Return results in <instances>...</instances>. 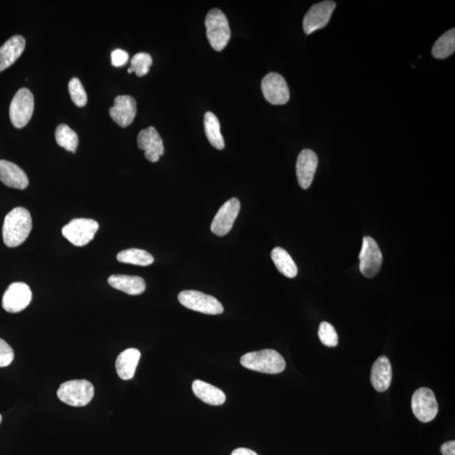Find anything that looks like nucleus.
<instances>
[{
    "label": "nucleus",
    "instance_id": "nucleus-6",
    "mask_svg": "<svg viewBox=\"0 0 455 455\" xmlns=\"http://www.w3.org/2000/svg\"><path fill=\"white\" fill-rule=\"evenodd\" d=\"M178 300L186 308L203 314L220 315L223 312V305L217 298L199 291H182L179 293Z\"/></svg>",
    "mask_w": 455,
    "mask_h": 455
},
{
    "label": "nucleus",
    "instance_id": "nucleus-30",
    "mask_svg": "<svg viewBox=\"0 0 455 455\" xmlns=\"http://www.w3.org/2000/svg\"><path fill=\"white\" fill-rule=\"evenodd\" d=\"M319 337L322 344L330 348L338 344V335L333 324L323 322L320 324Z\"/></svg>",
    "mask_w": 455,
    "mask_h": 455
},
{
    "label": "nucleus",
    "instance_id": "nucleus-25",
    "mask_svg": "<svg viewBox=\"0 0 455 455\" xmlns=\"http://www.w3.org/2000/svg\"><path fill=\"white\" fill-rule=\"evenodd\" d=\"M118 262L136 265V266L147 267L154 263L155 259L151 254L144 249H128L119 252L117 256Z\"/></svg>",
    "mask_w": 455,
    "mask_h": 455
},
{
    "label": "nucleus",
    "instance_id": "nucleus-32",
    "mask_svg": "<svg viewBox=\"0 0 455 455\" xmlns=\"http://www.w3.org/2000/svg\"><path fill=\"white\" fill-rule=\"evenodd\" d=\"M111 63L114 67H122L129 61V55L126 51L117 49L111 54Z\"/></svg>",
    "mask_w": 455,
    "mask_h": 455
},
{
    "label": "nucleus",
    "instance_id": "nucleus-10",
    "mask_svg": "<svg viewBox=\"0 0 455 455\" xmlns=\"http://www.w3.org/2000/svg\"><path fill=\"white\" fill-rule=\"evenodd\" d=\"M265 99L271 105H285L290 99L288 84L285 78L278 73H270L263 78L262 85Z\"/></svg>",
    "mask_w": 455,
    "mask_h": 455
},
{
    "label": "nucleus",
    "instance_id": "nucleus-23",
    "mask_svg": "<svg viewBox=\"0 0 455 455\" xmlns=\"http://www.w3.org/2000/svg\"><path fill=\"white\" fill-rule=\"evenodd\" d=\"M204 129L212 147L219 149V151L225 148V140L221 133V126H220L219 119L211 111L205 113Z\"/></svg>",
    "mask_w": 455,
    "mask_h": 455
},
{
    "label": "nucleus",
    "instance_id": "nucleus-8",
    "mask_svg": "<svg viewBox=\"0 0 455 455\" xmlns=\"http://www.w3.org/2000/svg\"><path fill=\"white\" fill-rule=\"evenodd\" d=\"M412 408L414 415L421 423L434 420L439 412V404L434 391L428 388H420L412 395Z\"/></svg>",
    "mask_w": 455,
    "mask_h": 455
},
{
    "label": "nucleus",
    "instance_id": "nucleus-20",
    "mask_svg": "<svg viewBox=\"0 0 455 455\" xmlns=\"http://www.w3.org/2000/svg\"><path fill=\"white\" fill-rule=\"evenodd\" d=\"M108 283L115 289L122 291L129 296H140L146 289L144 279L137 276L111 275L108 278Z\"/></svg>",
    "mask_w": 455,
    "mask_h": 455
},
{
    "label": "nucleus",
    "instance_id": "nucleus-28",
    "mask_svg": "<svg viewBox=\"0 0 455 455\" xmlns=\"http://www.w3.org/2000/svg\"><path fill=\"white\" fill-rule=\"evenodd\" d=\"M153 59L151 54L147 53H140L133 56L131 65L128 69V73H135L137 77L146 76L149 72V68L152 66Z\"/></svg>",
    "mask_w": 455,
    "mask_h": 455
},
{
    "label": "nucleus",
    "instance_id": "nucleus-34",
    "mask_svg": "<svg viewBox=\"0 0 455 455\" xmlns=\"http://www.w3.org/2000/svg\"><path fill=\"white\" fill-rule=\"evenodd\" d=\"M231 455H258L255 451L252 450L245 449V447H240V449L234 450Z\"/></svg>",
    "mask_w": 455,
    "mask_h": 455
},
{
    "label": "nucleus",
    "instance_id": "nucleus-26",
    "mask_svg": "<svg viewBox=\"0 0 455 455\" xmlns=\"http://www.w3.org/2000/svg\"><path fill=\"white\" fill-rule=\"evenodd\" d=\"M455 51V29H451L440 36L432 49L435 58L445 59L454 54Z\"/></svg>",
    "mask_w": 455,
    "mask_h": 455
},
{
    "label": "nucleus",
    "instance_id": "nucleus-4",
    "mask_svg": "<svg viewBox=\"0 0 455 455\" xmlns=\"http://www.w3.org/2000/svg\"><path fill=\"white\" fill-rule=\"evenodd\" d=\"M59 400L65 404L81 408L87 406L95 395V388L88 380H70L63 383L57 391Z\"/></svg>",
    "mask_w": 455,
    "mask_h": 455
},
{
    "label": "nucleus",
    "instance_id": "nucleus-1",
    "mask_svg": "<svg viewBox=\"0 0 455 455\" xmlns=\"http://www.w3.org/2000/svg\"><path fill=\"white\" fill-rule=\"evenodd\" d=\"M32 230L31 214L24 208H16L5 216L3 225V240L6 246L14 248L23 244Z\"/></svg>",
    "mask_w": 455,
    "mask_h": 455
},
{
    "label": "nucleus",
    "instance_id": "nucleus-35",
    "mask_svg": "<svg viewBox=\"0 0 455 455\" xmlns=\"http://www.w3.org/2000/svg\"><path fill=\"white\" fill-rule=\"evenodd\" d=\"M1 421H2V416L0 415V423H1Z\"/></svg>",
    "mask_w": 455,
    "mask_h": 455
},
{
    "label": "nucleus",
    "instance_id": "nucleus-5",
    "mask_svg": "<svg viewBox=\"0 0 455 455\" xmlns=\"http://www.w3.org/2000/svg\"><path fill=\"white\" fill-rule=\"evenodd\" d=\"M98 230L99 223L94 219H76L63 228L62 234L71 244L81 247L94 238Z\"/></svg>",
    "mask_w": 455,
    "mask_h": 455
},
{
    "label": "nucleus",
    "instance_id": "nucleus-31",
    "mask_svg": "<svg viewBox=\"0 0 455 455\" xmlns=\"http://www.w3.org/2000/svg\"><path fill=\"white\" fill-rule=\"evenodd\" d=\"M14 353L11 346L3 339H0V368L7 367L12 363Z\"/></svg>",
    "mask_w": 455,
    "mask_h": 455
},
{
    "label": "nucleus",
    "instance_id": "nucleus-2",
    "mask_svg": "<svg viewBox=\"0 0 455 455\" xmlns=\"http://www.w3.org/2000/svg\"><path fill=\"white\" fill-rule=\"evenodd\" d=\"M242 366L251 370L276 375L285 370L286 363L281 354L272 349H264L245 354L241 357Z\"/></svg>",
    "mask_w": 455,
    "mask_h": 455
},
{
    "label": "nucleus",
    "instance_id": "nucleus-14",
    "mask_svg": "<svg viewBox=\"0 0 455 455\" xmlns=\"http://www.w3.org/2000/svg\"><path fill=\"white\" fill-rule=\"evenodd\" d=\"M137 146L144 151V156L148 162H159L160 156L165 154L163 140L154 126L143 129L137 135Z\"/></svg>",
    "mask_w": 455,
    "mask_h": 455
},
{
    "label": "nucleus",
    "instance_id": "nucleus-24",
    "mask_svg": "<svg viewBox=\"0 0 455 455\" xmlns=\"http://www.w3.org/2000/svg\"><path fill=\"white\" fill-rule=\"evenodd\" d=\"M271 256L275 266L282 275L289 278L296 277L298 267L288 252L281 247H276L272 249Z\"/></svg>",
    "mask_w": 455,
    "mask_h": 455
},
{
    "label": "nucleus",
    "instance_id": "nucleus-19",
    "mask_svg": "<svg viewBox=\"0 0 455 455\" xmlns=\"http://www.w3.org/2000/svg\"><path fill=\"white\" fill-rule=\"evenodd\" d=\"M25 47L23 36H14L0 47V72L5 70L16 63Z\"/></svg>",
    "mask_w": 455,
    "mask_h": 455
},
{
    "label": "nucleus",
    "instance_id": "nucleus-22",
    "mask_svg": "<svg viewBox=\"0 0 455 455\" xmlns=\"http://www.w3.org/2000/svg\"><path fill=\"white\" fill-rule=\"evenodd\" d=\"M192 391L197 398L208 405L220 406L226 401V395L221 390L201 380L192 383Z\"/></svg>",
    "mask_w": 455,
    "mask_h": 455
},
{
    "label": "nucleus",
    "instance_id": "nucleus-29",
    "mask_svg": "<svg viewBox=\"0 0 455 455\" xmlns=\"http://www.w3.org/2000/svg\"><path fill=\"white\" fill-rule=\"evenodd\" d=\"M69 91L73 102L77 107H83L87 104V95L83 85L78 78H73L69 83Z\"/></svg>",
    "mask_w": 455,
    "mask_h": 455
},
{
    "label": "nucleus",
    "instance_id": "nucleus-21",
    "mask_svg": "<svg viewBox=\"0 0 455 455\" xmlns=\"http://www.w3.org/2000/svg\"><path fill=\"white\" fill-rule=\"evenodd\" d=\"M140 357V351L135 348H129L119 354L115 361V369L122 379L129 380L133 378Z\"/></svg>",
    "mask_w": 455,
    "mask_h": 455
},
{
    "label": "nucleus",
    "instance_id": "nucleus-3",
    "mask_svg": "<svg viewBox=\"0 0 455 455\" xmlns=\"http://www.w3.org/2000/svg\"><path fill=\"white\" fill-rule=\"evenodd\" d=\"M205 27L208 42L215 51L221 52L229 43L231 32L228 19L219 9H212L208 13Z\"/></svg>",
    "mask_w": 455,
    "mask_h": 455
},
{
    "label": "nucleus",
    "instance_id": "nucleus-12",
    "mask_svg": "<svg viewBox=\"0 0 455 455\" xmlns=\"http://www.w3.org/2000/svg\"><path fill=\"white\" fill-rule=\"evenodd\" d=\"M334 1H322L313 5L304 17L303 28L305 34L311 33L326 27L335 8Z\"/></svg>",
    "mask_w": 455,
    "mask_h": 455
},
{
    "label": "nucleus",
    "instance_id": "nucleus-9",
    "mask_svg": "<svg viewBox=\"0 0 455 455\" xmlns=\"http://www.w3.org/2000/svg\"><path fill=\"white\" fill-rule=\"evenodd\" d=\"M360 271L366 278H374L379 274L383 263L382 252L374 238H364L359 255Z\"/></svg>",
    "mask_w": 455,
    "mask_h": 455
},
{
    "label": "nucleus",
    "instance_id": "nucleus-17",
    "mask_svg": "<svg viewBox=\"0 0 455 455\" xmlns=\"http://www.w3.org/2000/svg\"><path fill=\"white\" fill-rule=\"evenodd\" d=\"M0 181L9 188L19 190L27 188L29 179L25 171L16 164L0 159Z\"/></svg>",
    "mask_w": 455,
    "mask_h": 455
},
{
    "label": "nucleus",
    "instance_id": "nucleus-11",
    "mask_svg": "<svg viewBox=\"0 0 455 455\" xmlns=\"http://www.w3.org/2000/svg\"><path fill=\"white\" fill-rule=\"evenodd\" d=\"M32 298V290L27 283L13 282L3 294L2 307L5 311L14 314L24 311L31 303Z\"/></svg>",
    "mask_w": 455,
    "mask_h": 455
},
{
    "label": "nucleus",
    "instance_id": "nucleus-27",
    "mask_svg": "<svg viewBox=\"0 0 455 455\" xmlns=\"http://www.w3.org/2000/svg\"><path fill=\"white\" fill-rule=\"evenodd\" d=\"M55 139L59 146L67 151L76 153L79 145V137L68 125L60 124L56 129Z\"/></svg>",
    "mask_w": 455,
    "mask_h": 455
},
{
    "label": "nucleus",
    "instance_id": "nucleus-16",
    "mask_svg": "<svg viewBox=\"0 0 455 455\" xmlns=\"http://www.w3.org/2000/svg\"><path fill=\"white\" fill-rule=\"evenodd\" d=\"M318 166V157L311 149H304L298 156L296 174L298 184L303 189L311 186Z\"/></svg>",
    "mask_w": 455,
    "mask_h": 455
},
{
    "label": "nucleus",
    "instance_id": "nucleus-7",
    "mask_svg": "<svg viewBox=\"0 0 455 455\" xmlns=\"http://www.w3.org/2000/svg\"><path fill=\"white\" fill-rule=\"evenodd\" d=\"M34 96L27 88L19 89L10 107V118L14 126L22 129L28 124L34 111Z\"/></svg>",
    "mask_w": 455,
    "mask_h": 455
},
{
    "label": "nucleus",
    "instance_id": "nucleus-13",
    "mask_svg": "<svg viewBox=\"0 0 455 455\" xmlns=\"http://www.w3.org/2000/svg\"><path fill=\"white\" fill-rule=\"evenodd\" d=\"M241 210V203L237 199L228 200L219 208L211 225V231L218 236H225L232 230L234 221Z\"/></svg>",
    "mask_w": 455,
    "mask_h": 455
},
{
    "label": "nucleus",
    "instance_id": "nucleus-15",
    "mask_svg": "<svg viewBox=\"0 0 455 455\" xmlns=\"http://www.w3.org/2000/svg\"><path fill=\"white\" fill-rule=\"evenodd\" d=\"M109 114L113 120L122 128L131 125L137 114V102L130 96H118L114 100V106L110 108Z\"/></svg>",
    "mask_w": 455,
    "mask_h": 455
},
{
    "label": "nucleus",
    "instance_id": "nucleus-18",
    "mask_svg": "<svg viewBox=\"0 0 455 455\" xmlns=\"http://www.w3.org/2000/svg\"><path fill=\"white\" fill-rule=\"evenodd\" d=\"M370 380L373 386L379 392L389 389L392 380V367L386 356L379 357L373 365Z\"/></svg>",
    "mask_w": 455,
    "mask_h": 455
},
{
    "label": "nucleus",
    "instance_id": "nucleus-33",
    "mask_svg": "<svg viewBox=\"0 0 455 455\" xmlns=\"http://www.w3.org/2000/svg\"><path fill=\"white\" fill-rule=\"evenodd\" d=\"M440 450L443 455H455V441L443 443Z\"/></svg>",
    "mask_w": 455,
    "mask_h": 455
}]
</instances>
